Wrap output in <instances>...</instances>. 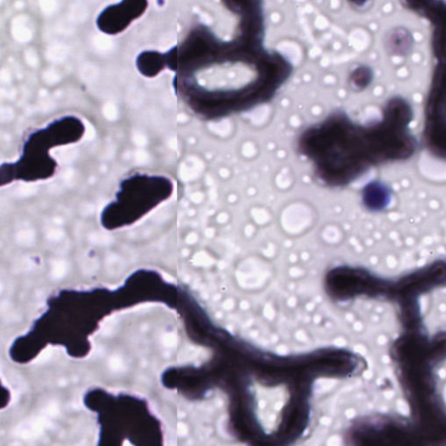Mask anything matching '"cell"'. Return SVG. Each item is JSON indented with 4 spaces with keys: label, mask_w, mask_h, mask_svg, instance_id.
<instances>
[{
    "label": "cell",
    "mask_w": 446,
    "mask_h": 446,
    "mask_svg": "<svg viewBox=\"0 0 446 446\" xmlns=\"http://www.w3.org/2000/svg\"><path fill=\"white\" fill-rule=\"evenodd\" d=\"M233 307H234V302H233L232 300H227V301L223 303V308L227 309V310L232 309Z\"/></svg>",
    "instance_id": "e0dca14e"
},
{
    "label": "cell",
    "mask_w": 446,
    "mask_h": 446,
    "mask_svg": "<svg viewBox=\"0 0 446 446\" xmlns=\"http://www.w3.org/2000/svg\"><path fill=\"white\" fill-rule=\"evenodd\" d=\"M16 243L19 246L30 248L36 243V232L32 229H22L15 236Z\"/></svg>",
    "instance_id": "5b68a950"
},
{
    "label": "cell",
    "mask_w": 446,
    "mask_h": 446,
    "mask_svg": "<svg viewBox=\"0 0 446 446\" xmlns=\"http://www.w3.org/2000/svg\"><path fill=\"white\" fill-rule=\"evenodd\" d=\"M53 353H54V350L53 347L50 346L48 348L45 349L39 354V357L36 358V363H45V362H48L50 359L53 357Z\"/></svg>",
    "instance_id": "7c38bea8"
},
{
    "label": "cell",
    "mask_w": 446,
    "mask_h": 446,
    "mask_svg": "<svg viewBox=\"0 0 446 446\" xmlns=\"http://www.w3.org/2000/svg\"><path fill=\"white\" fill-rule=\"evenodd\" d=\"M64 236H65V233L60 228H52V229H48L46 234V239L50 242H53V243L60 242L63 239Z\"/></svg>",
    "instance_id": "9c48e42d"
},
{
    "label": "cell",
    "mask_w": 446,
    "mask_h": 446,
    "mask_svg": "<svg viewBox=\"0 0 446 446\" xmlns=\"http://www.w3.org/2000/svg\"><path fill=\"white\" fill-rule=\"evenodd\" d=\"M14 118V112L9 107H3L0 109V120L8 122Z\"/></svg>",
    "instance_id": "4fadbf2b"
},
{
    "label": "cell",
    "mask_w": 446,
    "mask_h": 446,
    "mask_svg": "<svg viewBox=\"0 0 446 446\" xmlns=\"http://www.w3.org/2000/svg\"><path fill=\"white\" fill-rule=\"evenodd\" d=\"M50 425L49 418L44 415L30 418L16 427L15 435L24 440H34L42 435Z\"/></svg>",
    "instance_id": "277c9868"
},
{
    "label": "cell",
    "mask_w": 446,
    "mask_h": 446,
    "mask_svg": "<svg viewBox=\"0 0 446 446\" xmlns=\"http://www.w3.org/2000/svg\"><path fill=\"white\" fill-rule=\"evenodd\" d=\"M413 119L411 104L402 97L390 98L379 120L369 123L336 110L302 131L296 148L311 163L318 182L341 188L372 169L410 160L418 149Z\"/></svg>",
    "instance_id": "6da1fadb"
},
{
    "label": "cell",
    "mask_w": 446,
    "mask_h": 446,
    "mask_svg": "<svg viewBox=\"0 0 446 446\" xmlns=\"http://www.w3.org/2000/svg\"><path fill=\"white\" fill-rule=\"evenodd\" d=\"M186 432H187V428H186V425H183V424H179V426H178V433H179V435L180 437H182V436L186 435Z\"/></svg>",
    "instance_id": "2e32d148"
},
{
    "label": "cell",
    "mask_w": 446,
    "mask_h": 446,
    "mask_svg": "<svg viewBox=\"0 0 446 446\" xmlns=\"http://www.w3.org/2000/svg\"><path fill=\"white\" fill-rule=\"evenodd\" d=\"M59 414H60V406L56 401H50L43 410V415L46 416V418H55Z\"/></svg>",
    "instance_id": "ba28073f"
},
{
    "label": "cell",
    "mask_w": 446,
    "mask_h": 446,
    "mask_svg": "<svg viewBox=\"0 0 446 446\" xmlns=\"http://www.w3.org/2000/svg\"><path fill=\"white\" fill-rule=\"evenodd\" d=\"M108 366L109 369L113 370V371H115V372L122 371V369L125 367L124 366L123 360L120 357H118V356H114V357H112L111 358L109 359Z\"/></svg>",
    "instance_id": "8fae6325"
},
{
    "label": "cell",
    "mask_w": 446,
    "mask_h": 446,
    "mask_svg": "<svg viewBox=\"0 0 446 446\" xmlns=\"http://www.w3.org/2000/svg\"><path fill=\"white\" fill-rule=\"evenodd\" d=\"M33 264L29 259H22L15 265V268L18 271L30 270Z\"/></svg>",
    "instance_id": "5bb4252c"
},
{
    "label": "cell",
    "mask_w": 446,
    "mask_h": 446,
    "mask_svg": "<svg viewBox=\"0 0 446 446\" xmlns=\"http://www.w3.org/2000/svg\"><path fill=\"white\" fill-rule=\"evenodd\" d=\"M162 342V345L163 346H165L166 348H176L178 344V337L175 333L166 334L165 336H163Z\"/></svg>",
    "instance_id": "30bf717a"
},
{
    "label": "cell",
    "mask_w": 446,
    "mask_h": 446,
    "mask_svg": "<svg viewBox=\"0 0 446 446\" xmlns=\"http://www.w3.org/2000/svg\"><path fill=\"white\" fill-rule=\"evenodd\" d=\"M73 156L74 155H73L72 149H67V148L63 149L62 151L60 152V154H59V158H60V160L63 162H70L71 160L73 159Z\"/></svg>",
    "instance_id": "9a60e30c"
},
{
    "label": "cell",
    "mask_w": 446,
    "mask_h": 446,
    "mask_svg": "<svg viewBox=\"0 0 446 446\" xmlns=\"http://www.w3.org/2000/svg\"><path fill=\"white\" fill-rule=\"evenodd\" d=\"M38 192V186L29 183V184H22L18 186V188L15 191L16 196L18 198H27L34 195Z\"/></svg>",
    "instance_id": "52a82bcc"
},
{
    "label": "cell",
    "mask_w": 446,
    "mask_h": 446,
    "mask_svg": "<svg viewBox=\"0 0 446 446\" xmlns=\"http://www.w3.org/2000/svg\"><path fill=\"white\" fill-rule=\"evenodd\" d=\"M241 306H242V309H246L247 307H248V305H247L246 302H242V304H241Z\"/></svg>",
    "instance_id": "ac0fdd59"
},
{
    "label": "cell",
    "mask_w": 446,
    "mask_h": 446,
    "mask_svg": "<svg viewBox=\"0 0 446 446\" xmlns=\"http://www.w3.org/2000/svg\"><path fill=\"white\" fill-rule=\"evenodd\" d=\"M175 183L169 177L135 173L120 181L114 199L101 212L100 221L109 231L134 225L170 199Z\"/></svg>",
    "instance_id": "7a4b0ae2"
},
{
    "label": "cell",
    "mask_w": 446,
    "mask_h": 446,
    "mask_svg": "<svg viewBox=\"0 0 446 446\" xmlns=\"http://www.w3.org/2000/svg\"><path fill=\"white\" fill-rule=\"evenodd\" d=\"M445 70L436 71L425 105L423 140L425 148L436 158L446 155V88Z\"/></svg>",
    "instance_id": "3957f363"
},
{
    "label": "cell",
    "mask_w": 446,
    "mask_h": 446,
    "mask_svg": "<svg viewBox=\"0 0 446 446\" xmlns=\"http://www.w3.org/2000/svg\"><path fill=\"white\" fill-rule=\"evenodd\" d=\"M68 272V264L66 261L56 260L52 264L51 276L54 280H61L67 275Z\"/></svg>",
    "instance_id": "8992f818"
}]
</instances>
